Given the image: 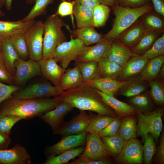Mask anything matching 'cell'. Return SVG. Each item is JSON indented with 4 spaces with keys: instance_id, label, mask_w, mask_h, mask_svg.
I'll use <instances>...</instances> for the list:
<instances>
[{
    "instance_id": "1",
    "label": "cell",
    "mask_w": 164,
    "mask_h": 164,
    "mask_svg": "<svg viewBox=\"0 0 164 164\" xmlns=\"http://www.w3.org/2000/svg\"><path fill=\"white\" fill-rule=\"evenodd\" d=\"M62 101L59 96L36 99H18L12 96L0 108V117L14 115L29 119L39 117L54 108Z\"/></svg>"
},
{
    "instance_id": "2",
    "label": "cell",
    "mask_w": 164,
    "mask_h": 164,
    "mask_svg": "<svg viewBox=\"0 0 164 164\" xmlns=\"http://www.w3.org/2000/svg\"><path fill=\"white\" fill-rule=\"evenodd\" d=\"M58 96L80 110L95 112L100 115L115 116L114 111L104 102L96 89L85 83L64 91Z\"/></svg>"
},
{
    "instance_id": "3",
    "label": "cell",
    "mask_w": 164,
    "mask_h": 164,
    "mask_svg": "<svg viewBox=\"0 0 164 164\" xmlns=\"http://www.w3.org/2000/svg\"><path fill=\"white\" fill-rule=\"evenodd\" d=\"M115 17L111 29L103 38L114 41L132 25L142 16L151 11L153 6L149 2L136 8L124 7L117 3L112 7Z\"/></svg>"
},
{
    "instance_id": "4",
    "label": "cell",
    "mask_w": 164,
    "mask_h": 164,
    "mask_svg": "<svg viewBox=\"0 0 164 164\" xmlns=\"http://www.w3.org/2000/svg\"><path fill=\"white\" fill-rule=\"evenodd\" d=\"M63 26L70 29L63 20L55 14L46 19L44 23L42 59L53 58L57 47L67 41V38L61 29Z\"/></svg>"
},
{
    "instance_id": "5",
    "label": "cell",
    "mask_w": 164,
    "mask_h": 164,
    "mask_svg": "<svg viewBox=\"0 0 164 164\" xmlns=\"http://www.w3.org/2000/svg\"><path fill=\"white\" fill-rule=\"evenodd\" d=\"M164 111L159 106L152 111L142 112L137 111L138 123L137 133L142 140L147 134L150 133L157 141L162 129V117Z\"/></svg>"
},
{
    "instance_id": "6",
    "label": "cell",
    "mask_w": 164,
    "mask_h": 164,
    "mask_svg": "<svg viewBox=\"0 0 164 164\" xmlns=\"http://www.w3.org/2000/svg\"><path fill=\"white\" fill-rule=\"evenodd\" d=\"M44 23L34 22L24 32L30 59L38 61L43 58Z\"/></svg>"
},
{
    "instance_id": "7",
    "label": "cell",
    "mask_w": 164,
    "mask_h": 164,
    "mask_svg": "<svg viewBox=\"0 0 164 164\" xmlns=\"http://www.w3.org/2000/svg\"><path fill=\"white\" fill-rule=\"evenodd\" d=\"M64 91L60 87L53 86L46 82H39L20 89L14 93L12 96L18 99L47 98L58 96Z\"/></svg>"
},
{
    "instance_id": "8",
    "label": "cell",
    "mask_w": 164,
    "mask_h": 164,
    "mask_svg": "<svg viewBox=\"0 0 164 164\" xmlns=\"http://www.w3.org/2000/svg\"><path fill=\"white\" fill-rule=\"evenodd\" d=\"M85 46L79 40L71 37L69 41L65 42L57 47L53 58L66 70L72 61H75Z\"/></svg>"
},
{
    "instance_id": "9",
    "label": "cell",
    "mask_w": 164,
    "mask_h": 164,
    "mask_svg": "<svg viewBox=\"0 0 164 164\" xmlns=\"http://www.w3.org/2000/svg\"><path fill=\"white\" fill-rule=\"evenodd\" d=\"M86 145L79 159L94 160L110 159L111 156L103 144L98 133L88 132L86 137Z\"/></svg>"
},
{
    "instance_id": "10",
    "label": "cell",
    "mask_w": 164,
    "mask_h": 164,
    "mask_svg": "<svg viewBox=\"0 0 164 164\" xmlns=\"http://www.w3.org/2000/svg\"><path fill=\"white\" fill-rule=\"evenodd\" d=\"M15 67L13 81L18 85H24L31 78L42 75L38 62L30 59L26 60L20 58L15 61Z\"/></svg>"
},
{
    "instance_id": "11",
    "label": "cell",
    "mask_w": 164,
    "mask_h": 164,
    "mask_svg": "<svg viewBox=\"0 0 164 164\" xmlns=\"http://www.w3.org/2000/svg\"><path fill=\"white\" fill-rule=\"evenodd\" d=\"M93 116L87 114L84 110L73 117L70 121L63 123L56 134L62 137L76 135L86 132Z\"/></svg>"
},
{
    "instance_id": "12",
    "label": "cell",
    "mask_w": 164,
    "mask_h": 164,
    "mask_svg": "<svg viewBox=\"0 0 164 164\" xmlns=\"http://www.w3.org/2000/svg\"><path fill=\"white\" fill-rule=\"evenodd\" d=\"M142 145L135 138L127 141L115 160L120 163L139 164L143 160Z\"/></svg>"
},
{
    "instance_id": "13",
    "label": "cell",
    "mask_w": 164,
    "mask_h": 164,
    "mask_svg": "<svg viewBox=\"0 0 164 164\" xmlns=\"http://www.w3.org/2000/svg\"><path fill=\"white\" fill-rule=\"evenodd\" d=\"M113 41L102 38L101 40L95 45L85 46L77 57L75 61V63L90 61L98 62L105 57Z\"/></svg>"
},
{
    "instance_id": "14",
    "label": "cell",
    "mask_w": 164,
    "mask_h": 164,
    "mask_svg": "<svg viewBox=\"0 0 164 164\" xmlns=\"http://www.w3.org/2000/svg\"><path fill=\"white\" fill-rule=\"evenodd\" d=\"M88 132H85L76 135H72L62 137L55 144L46 147L44 153L48 156L58 155L68 150L84 145L86 142Z\"/></svg>"
},
{
    "instance_id": "15",
    "label": "cell",
    "mask_w": 164,
    "mask_h": 164,
    "mask_svg": "<svg viewBox=\"0 0 164 164\" xmlns=\"http://www.w3.org/2000/svg\"><path fill=\"white\" fill-rule=\"evenodd\" d=\"M74 108L68 103L62 100L54 108L39 117L48 124L52 128L53 133L56 134L64 121L65 116Z\"/></svg>"
},
{
    "instance_id": "16",
    "label": "cell",
    "mask_w": 164,
    "mask_h": 164,
    "mask_svg": "<svg viewBox=\"0 0 164 164\" xmlns=\"http://www.w3.org/2000/svg\"><path fill=\"white\" fill-rule=\"evenodd\" d=\"M32 162L30 154L19 144L9 149H0V164H30Z\"/></svg>"
},
{
    "instance_id": "17",
    "label": "cell",
    "mask_w": 164,
    "mask_h": 164,
    "mask_svg": "<svg viewBox=\"0 0 164 164\" xmlns=\"http://www.w3.org/2000/svg\"><path fill=\"white\" fill-rule=\"evenodd\" d=\"M42 75L54 86L60 87V81L65 70L57 64L53 58L42 59L38 61Z\"/></svg>"
},
{
    "instance_id": "18",
    "label": "cell",
    "mask_w": 164,
    "mask_h": 164,
    "mask_svg": "<svg viewBox=\"0 0 164 164\" xmlns=\"http://www.w3.org/2000/svg\"><path fill=\"white\" fill-rule=\"evenodd\" d=\"M149 60L144 54L131 58L127 62L117 79L119 81H126L139 76Z\"/></svg>"
},
{
    "instance_id": "19",
    "label": "cell",
    "mask_w": 164,
    "mask_h": 164,
    "mask_svg": "<svg viewBox=\"0 0 164 164\" xmlns=\"http://www.w3.org/2000/svg\"><path fill=\"white\" fill-rule=\"evenodd\" d=\"M138 55L128 46L114 40L113 41L106 57L110 61L117 63L123 68L131 58Z\"/></svg>"
},
{
    "instance_id": "20",
    "label": "cell",
    "mask_w": 164,
    "mask_h": 164,
    "mask_svg": "<svg viewBox=\"0 0 164 164\" xmlns=\"http://www.w3.org/2000/svg\"><path fill=\"white\" fill-rule=\"evenodd\" d=\"M126 81H119L116 79L100 77L84 82L108 95L114 97Z\"/></svg>"
},
{
    "instance_id": "21",
    "label": "cell",
    "mask_w": 164,
    "mask_h": 164,
    "mask_svg": "<svg viewBox=\"0 0 164 164\" xmlns=\"http://www.w3.org/2000/svg\"><path fill=\"white\" fill-rule=\"evenodd\" d=\"M148 30L142 21L140 22L125 31L115 40L132 48L139 42Z\"/></svg>"
},
{
    "instance_id": "22",
    "label": "cell",
    "mask_w": 164,
    "mask_h": 164,
    "mask_svg": "<svg viewBox=\"0 0 164 164\" xmlns=\"http://www.w3.org/2000/svg\"><path fill=\"white\" fill-rule=\"evenodd\" d=\"M149 87V83L141 80L138 76L126 80L117 95L129 98L148 91Z\"/></svg>"
},
{
    "instance_id": "23",
    "label": "cell",
    "mask_w": 164,
    "mask_h": 164,
    "mask_svg": "<svg viewBox=\"0 0 164 164\" xmlns=\"http://www.w3.org/2000/svg\"><path fill=\"white\" fill-rule=\"evenodd\" d=\"M96 89L101 97L104 102L119 116H126L137 113L136 109L131 105L121 101L114 97Z\"/></svg>"
},
{
    "instance_id": "24",
    "label": "cell",
    "mask_w": 164,
    "mask_h": 164,
    "mask_svg": "<svg viewBox=\"0 0 164 164\" xmlns=\"http://www.w3.org/2000/svg\"><path fill=\"white\" fill-rule=\"evenodd\" d=\"M94 28L84 27L69 31L71 37L80 40L86 46L98 43L102 39L103 35L98 32Z\"/></svg>"
},
{
    "instance_id": "25",
    "label": "cell",
    "mask_w": 164,
    "mask_h": 164,
    "mask_svg": "<svg viewBox=\"0 0 164 164\" xmlns=\"http://www.w3.org/2000/svg\"><path fill=\"white\" fill-rule=\"evenodd\" d=\"M0 51L3 63L9 72L13 77L15 73V63L20 58L12 45L9 36L3 38Z\"/></svg>"
},
{
    "instance_id": "26",
    "label": "cell",
    "mask_w": 164,
    "mask_h": 164,
    "mask_svg": "<svg viewBox=\"0 0 164 164\" xmlns=\"http://www.w3.org/2000/svg\"><path fill=\"white\" fill-rule=\"evenodd\" d=\"M93 10L94 8L83 6L76 1L74 6L73 15L77 28L84 27L94 28Z\"/></svg>"
},
{
    "instance_id": "27",
    "label": "cell",
    "mask_w": 164,
    "mask_h": 164,
    "mask_svg": "<svg viewBox=\"0 0 164 164\" xmlns=\"http://www.w3.org/2000/svg\"><path fill=\"white\" fill-rule=\"evenodd\" d=\"M78 66L66 69L61 79L60 87L64 91L78 87L84 83Z\"/></svg>"
},
{
    "instance_id": "28",
    "label": "cell",
    "mask_w": 164,
    "mask_h": 164,
    "mask_svg": "<svg viewBox=\"0 0 164 164\" xmlns=\"http://www.w3.org/2000/svg\"><path fill=\"white\" fill-rule=\"evenodd\" d=\"M164 63V55L149 60L139 75L140 79L148 82L155 79Z\"/></svg>"
},
{
    "instance_id": "29",
    "label": "cell",
    "mask_w": 164,
    "mask_h": 164,
    "mask_svg": "<svg viewBox=\"0 0 164 164\" xmlns=\"http://www.w3.org/2000/svg\"><path fill=\"white\" fill-rule=\"evenodd\" d=\"M35 21L33 20L23 22L20 20L16 21L0 20V35L4 38L15 33H24Z\"/></svg>"
},
{
    "instance_id": "30",
    "label": "cell",
    "mask_w": 164,
    "mask_h": 164,
    "mask_svg": "<svg viewBox=\"0 0 164 164\" xmlns=\"http://www.w3.org/2000/svg\"><path fill=\"white\" fill-rule=\"evenodd\" d=\"M123 67L119 64L110 61L106 57L98 62L99 76L100 77H108L117 79Z\"/></svg>"
},
{
    "instance_id": "31",
    "label": "cell",
    "mask_w": 164,
    "mask_h": 164,
    "mask_svg": "<svg viewBox=\"0 0 164 164\" xmlns=\"http://www.w3.org/2000/svg\"><path fill=\"white\" fill-rule=\"evenodd\" d=\"M148 91L129 97V103L137 111L148 112L151 111L153 108L154 103Z\"/></svg>"
},
{
    "instance_id": "32",
    "label": "cell",
    "mask_w": 164,
    "mask_h": 164,
    "mask_svg": "<svg viewBox=\"0 0 164 164\" xmlns=\"http://www.w3.org/2000/svg\"><path fill=\"white\" fill-rule=\"evenodd\" d=\"M85 147L81 146L66 151L57 155L48 156L43 164H65L79 156L84 151Z\"/></svg>"
},
{
    "instance_id": "33",
    "label": "cell",
    "mask_w": 164,
    "mask_h": 164,
    "mask_svg": "<svg viewBox=\"0 0 164 164\" xmlns=\"http://www.w3.org/2000/svg\"><path fill=\"white\" fill-rule=\"evenodd\" d=\"M160 32L149 29L139 42L131 48V50L138 55L143 54L151 48Z\"/></svg>"
},
{
    "instance_id": "34",
    "label": "cell",
    "mask_w": 164,
    "mask_h": 164,
    "mask_svg": "<svg viewBox=\"0 0 164 164\" xmlns=\"http://www.w3.org/2000/svg\"><path fill=\"white\" fill-rule=\"evenodd\" d=\"M100 138L111 156L115 157L120 152L127 141L118 134Z\"/></svg>"
},
{
    "instance_id": "35",
    "label": "cell",
    "mask_w": 164,
    "mask_h": 164,
    "mask_svg": "<svg viewBox=\"0 0 164 164\" xmlns=\"http://www.w3.org/2000/svg\"><path fill=\"white\" fill-rule=\"evenodd\" d=\"M150 89L148 91L154 103L159 106L164 104V79L157 78L148 82Z\"/></svg>"
},
{
    "instance_id": "36",
    "label": "cell",
    "mask_w": 164,
    "mask_h": 164,
    "mask_svg": "<svg viewBox=\"0 0 164 164\" xmlns=\"http://www.w3.org/2000/svg\"><path fill=\"white\" fill-rule=\"evenodd\" d=\"M78 67L84 82L100 78L98 73V62L90 61L76 63Z\"/></svg>"
},
{
    "instance_id": "37",
    "label": "cell",
    "mask_w": 164,
    "mask_h": 164,
    "mask_svg": "<svg viewBox=\"0 0 164 164\" xmlns=\"http://www.w3.org/2000/svg\"><path fill=\"white\" fill-rule=\"evenodd\" d=\"M54 1V0H36L34 5L28 15L20 20L26 22L34 20L37 17L46 15L48 5L52 4Z\"/></svg>"
},
{
    "instance_id": "38",
    "label": "cell",
    "mask_w": 164,
    "mask_h": 164,
    "mask_svg": "<svg viewBox=\"0 0 164 164\" xmlns=\"http://www.w3.org/2000/svg\"><path fill=\"white\" fill-rule=\"evenodd\" d=\"M137 125L132 118H126L121 122L117 134L127 141L135 138L137 133Z\"/></svg>"
},
{
    "instance_id": "39",
    "label": "cell",
    "mask_w": 164,
    "mask_h": 164,
    "mask_svg": "<svg viewBox=\"0 0 164 164\" xmlns=\"http://www.w3.org/2000/svg\"><path fill=\"white\" fill-rule=\"evenodd\" d=\"M10 42L20 58L23 60L29 56L24 34L15 33L9 36Z\"/></svg>"
},
{
    "instance_id": "40",
    "label": "cell",
    "mask_w": 164,
    "mask_h": 164,
    "mask_svg": "<svg viewBox=\"0 0 164 164\" xmlns=\"http://www.w3.org/2000/svg\"><path fill=\"white\" fill-rule=\"evenodd\" d=\"M114 117L107 115L93 116L86 132L90 133H98L106 127L114 119Z\"/></svg>"
},
{
    "instance_id": "41",
    "label": "cell",
    "mask_w": 164,
    "mask_h": 164,
    "mask_svg": "<svg viewBox=\"0 0 164 164\" xmlns=\"http://www.w3.org/2000/svg\"><path fill=\"white\" fill-rule=\"evenodd\" d=\"M110 11L109 6L101 3L94 8L93 21L94 27H102L105 25Z\"/></svg>"
},
{
    "instance_id": "42",
    "label": "cell",
    "mask_w": 164,
    "mask_h": 164,
    "mask_svg": "<svg viewBox=\"0 0 164 164\" xmlns=\"http://www.w3.org/2000/svg\"><path fill=\"white\" fill-rule=\"evenodd\" d=\"M143 140V159L145 164H149L151 163L153 156L157 151L155 139L149 133L146 135Z\"/></svg>"
},
{
    "instance_id": "43",
    "label": "cell",
    "mask_w": 164,
    "mask_h": 164,
    "mask_svg": "<svg viewBox=\"0 0 164 164\" xmlns=\"http://www.w3.org/2000/svg\"><path fill=\"white\" fill-rule=\"evenodd\" d=\"M24 119L21 117L14 115H8L0 117V132L9 136L13 126L19 121Z\"/></svg>"
},
{
    "instance_id": "44",
    "label": "cell",
    "mask_w": 164,
    "mask_h": 164,
    "mask_svg": "<svg viewBox=\"0 0 164 164\" xmlns=\"http://www.w3.org/2000/svg\"><path fill=\"white\" fill-rule=\"evenodd\" d=\"M148 29L161 32L164 28L162 20L159 16L153 14H149L146 16L142 21Z\"/></svg>"
},
{
    "instance_id": "45",
    "label": "cell",
    "mask_w": 164,
    "mask_h": 164,
    "mask_svg": "<svg viewBox=\"0 0 164 164\" xmlns=\"http://www.w3.org/2000/svg\"><path fill=\"white\" fill-rule=\"evenodd\" d=\"M149 60L164 55V34L158 38L151 48L144 54Z\"/></svg>"
},
{
    "instance_id": "46",
    "label": "cell",
    "mask_w": 164,
    "mask_h": 164,
    "mask_svg": "<svg viewBox=\"0 0 164 164\" xmlns=\"http://www.w3.org/2000/svg\"><path fill=\"white\" fill-rule=\"evenodd\" d=\"M76 2V0L71 2L63 1L59 4L57 11L54 14L61 17L70 16L73 24V8Z\"/></svg>"
},
{
    "instance_id": "47",
    "label": "cell",
    "mask_w": 164,
    "mask_h": 164,
    "mask_svg": "<svg viewBox=\"0 0 164 164\" xmlns=\"http://www.w3.org/2000/svg\"><path fill=\"white\" fill-rule=\"evenodd\" d=\"M121 123L118 118H115L106 127L100 131L98 134L100 137L111 136L117 134Z\"/></svg>"
},
{
    "instance_id": "48",
    "label": "cell",
    "mask_w": 164,
    "mask_h": 164,
    "mask_svg": "<svg viewBox=\"0 0 164 164\" xmlns=\"http://www.w3.org/2000/svg\"><path fill=\"white\" fill-rule=\"evenodd\" d=\"M20 89L18 86L6 84L0 81V105Z\"/></svg>"
},
{
    "instance_id": "49",
    "label": "cell",
    "mask_w": 164,
    "mask_h": 164,
    "mask_svg": "<svg viewBox=\"0 0 164 164\" xmlns=\"http://www.w3.org/2000/svg\"><path fill=\"white\" fill-rule=\"evenodd\" d=\"M149 0H118L117 3L124 7L136 8L141 7L149 3Z\"/></svg>"
},
{
    "instance_id": "50",
    "label": "cell",
    "mask_w": 164,
    "mask_h": 164,
    "mask_svg": "<svg viewBox=\"0 0 164 164\" xmlns=\"http://www.w3.org/2000/svg\"><path fill=\"white\" fill-rule=\"evenodd\" d=\"M112 162L111 159H99L94 160H85L79 159H73L69 162V164H111Z\"/></svg>"
},
{
    "instance_id": "51",
    "label": "cell",
    "mask_w": 164,
    "mask_h": 164,
    "mask_svg": "<svg viewBox=\"0 0 164 164\" xmlns=\"http://www.w3.org/2000/svg\"><path fill=\"white\" fill-rule=\"evenodd\" d=\"M0 81L10 84L13 81V77L6 69L3 63H0Z\"/></svg>"
},
{
    "instance_id": "52",
    "label": "cell",
    "mask_w": 164,
    "mask_h": 164,
    "mask_svg": "<svg viewBox=\"0 0 164 164\" xmlns=\"http://www.w3.org/2000/svg\"><path fill=\"white\" fill-rule=\"evenodd\" d=\"M156 160L160 164L164 163V134L163 132L161 135L159 144L156 155Z\"/></svg>"
},
{
    "instance_id": "53",
    "label": "cell",
    "mask_w": 164,
    "mask_h": 164,
    "mask_svg": "<svg viewBox=\"0 0 164 164\" xmlns=\"http://www.w3.org/2000/svg\"><path fill=\"white\" fill-rule=\"evenodd\" d=\"M155 11L162 16H164V0H151Z\"/></svg>"
},
{
    "instance_id": "54",
    "label": "cell",
    "mask_w": 164,
    "mask_h": 164,
    "mask_svg": "<svg viewBox=\"0 0 164 164\" xmlns=\"http://www.w3.org/2000/svg\"><path fill=\"white\" fill-rule=\"evenodd\" d=\"M12 141L10 136H7L0 132V149H7Z\"/></svg>"
},
{
    "instance_id": "55",
    "label": "cell",
    "mask_w": 164,
    "mask_h": 164,
    "mask_svg": "<svg viewBox=\"0 0 164 164\" xmlns=\"http://www.w3.org/2000/svg\"><path fill=\"white\" fill-rule=\"evenodd\" d=\"M80 4L84 6L94 8L101 4L100 0H76Z\"/></svg>"
},
{
    "instance_id": "56",
    "label": "cell",
    "mask_w": 164,
    "mask_h": 164,
    "mask_svg": "<svg viewBox=\"0 0 164 164\" xmlns=\"http://www.w3.org/2000/svg\"><path fill=\"white\" fill-rule=\"evenodd\" d=\"M118 1V0H100L101 4L112 7L117 3Z\"/></svg>"
},
{
    "instance_id": "57",
    "label": "cell",
    "mask_w": 164,
    "mask_h": 164,
    "mask_svg": "<svg viewBox=\"0 0 164 164\" xmlns=\"http://www.w3.org/2000/svg\"><path fill=\"white\" fill-rule=\"evenodd\" d=\"M12 0H5V6L6 9L10 11L12 10Z\"/></svg>"
},
{
    "instance_id": "58",
    "label": "cell",
    "mask_w": 164,
    "mask_h": 164,
    "mask_svg": "<svg viewBox=\"0 0 164 164\" xmlns=\"http://www.w3.org/2000/svg\"><path fill=\"white\" fill-rule=\"evenodd\" d=\"M157 78L164 79V64L162 66Z\"/></svg>"
},
{
    "instance_id": "59",
    "label": "cell",
    "mask_w": 164,
    "mask_h": 164,
    "mask_svg": "<svg viewBox=\"0 0 164 164\" xmlns=\"http://www.w3.org/2000/svg\"><path fill=\"white\" fill-rule=\"evenodd\" d=\"M36 0H26L27 4H32L35 3Z\"/></svg>"
},
{
    "instance_id": "60",
    "label": "cell",
    "mask_w": 164,
    "mask_h": 164,
    "mask_svg": "<svg viewBox=\"0 0 164 164\" xmlns=\"http://www.w3.org/2000/svg\"><path fill=\"white\" fill-rule=\"evenodd\" d=\"M5 0H0V9H1L3 6H5Z\"/></svg>"
},
{
    "instance_id": "61",
    "label": "cell",
    "mask_w": 164,
    "mask_h": 164,
    "mask_svg": "<svg viewBox=\"0 0 164 164\" xmlns=\"http://www.w3.org/2000/svg\"><path fill=\"white\" fill-rule=\"evenodd\" d=\"M3 38L0 35V50L1 49Z\"/></svg>"
},
{
    "instance_id": "62",
    "label": "cell",
    "mask_w": 164,
    "mask_h": 164,
    "mask_svg": "<svg viewBox=\"0 0 164 164\" xmlns=\"http://www.w3.org/2000/svg\"><path fill=\"white\" fill-rule=\"evenodd\" d=\"M5 15L4 13L0 9V17L4 16Z\"/></svg>"
},
{
    "instance_id": "63",
    "label": "cell",
    "mask_w": 164,
    "mask_h": 164,
    "mask_svg": "<svg viewBox=\"0 0 164 164\" xmlns=\"http://www.w3.org/2000/svg\"><path fill=\"white\" fill-rule=\"evenodd\" d=\"M3 63V59L1 51L0 50V63Z\"/></svg>"
},
{
    "instance_id": "64",
    "label": "cell",
    "mask_w": 164,
    "mask_h": 164,
    "mask_svg": "<svg viewBox=\"0 0 164 164\" xmlns=\"http://www.w3.org/2000/svg\"><path fill=\"white\" fill-rule=\"evenodd\" d=\"M62 1H65V0H62Z\"/></svg>"
}]
</instances>
